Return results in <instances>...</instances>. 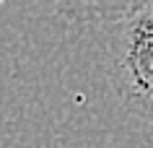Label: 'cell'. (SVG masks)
I'll return each instance as SVG.
<instances>
[{
  "label": "cell",
  "mask_w": 153,
  "mask_h": 148,
  "mask_svg": "<svg viewBox=\"0 0 153 148\" xmlns=\"http://www.w3.org/2000/svg\"><path fill=\"white\" fill-rule=\"evenodd\" d=\"M106 57L122 107L132 117L153 122V5L112 26Z\"/></svg>",
  "instance_id": "1"
},
{
  "label": "cell",
  "mask_w": 153,
  "mask_h": 148,
  "mask_svg": "<svg viewBox=\"0 0 153 148\" xmlns=\"http://www.w3.org/2000/svg\"><path fill=\"white\" fill-rule=\"evenodd\" d=\"M60 13L75 24H120L127 21L153 0H55Z\"/></svg>",
  "instance_id": "2"
}]
</instances>
